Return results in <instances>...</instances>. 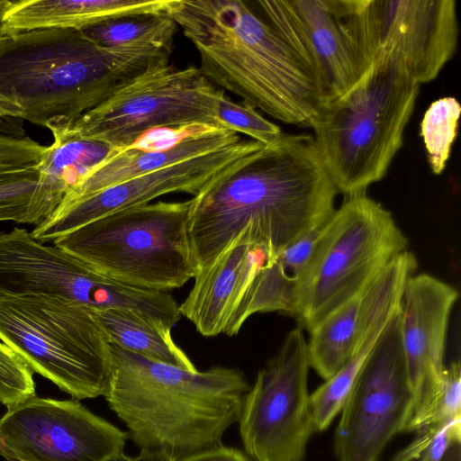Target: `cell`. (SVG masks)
Returning a JSON list of instances; mask_svg holds the SVG:
<instances>
[{
  "instance_id": "obj_32",
  "label": "cell",
  "mask_w": 461,
  "mask_h": 461,
  "mask_svg": "<svg viewBox=\"0 0 461 461\" xmlns=\"http://www.w3.org/2000/svg\"><path fill=\"white\" fill-rule=\"evenodd\" d=\"M46 149L28 136L9 133L0 127V175L36 167Z\"/></svg>"
},
{
  "instance_id": "obj_5",
  "label": "cell",
  "mask_w": 461,
  "mask_h": 461,
  "mask_svg": "<svg viewBox=\"0 0 461 461\" xmlns=\"http://www.w3.org/2000/svg\"><path fill=\"white\" fill-rule=\"evenodd\" d=\"M419 91L402 69L375 65L322 104L312 136L338 194H364L384 177L402 146Z\"/></svg>"
},
{
  "instance_id": "obj_23",
  "label": "cell",
  "mask_w": 461,
  "mask_h": 461,
  "mask_svg": "<svg viewBox=\"0 0 461 461\" xmlns=\"http://www.w3.org/2000/svg\"><path fill=\"white\" fill-rule=\"evenodd\" d=\"M53 142L36 167L41 179L65 194L76 186L111 152V148L70 134L62 127L50 130Z\"/></svg>"
},
{
  "instance_id": "obj_17",
  "label": "cell",
  "mask_w": 461,
  "mask_h": 461,
  "mask_svg": "<svg viewBox=\"0 0 461 461\" xmlns=\"http://www.w3.org/2000/svg\"><path fill=\"white\" fill-rule=\"evenodd\" d=\"M244 228L209 265L202 267L185 300L181 316L203 336L237 335L249 318V306L262 267L276 257Z\"/></svg>"
},
{
  "instance_id": "obj_2",
  "label": "cell",
  "mask_w": 461,
  "mask_h": 461,
  "mask_svg": "<svg viewBox=\"0 0 461 461\" xmlns=\"http://www.w3.org/2000/svg\"><path fill=\"white\" fill-rule=\"evenodd\" d=\"M172 48H105L78 30L39 29L0 41V119L50 131L68 126L148 69L169 64Z\"/></svg>"
},
{
  "instance_id": "obj_29",
  "label": "cell",
  "mask_w": 461,
  "mask_h": 461,
  "mask_svg": "<svg viewBox=\"0 0 461 461\" xmlns=\"http://www.w3.org/2000/svg\"><path fill=\"white\" fill-rule=\"evenodd\" d=\"M218 119L225 128L244 133L264 145L275 144L284 135L279 126L264 118L256 109L236 104L226 95L219 103Z\"/></svg>"
},
{
  "instance_id": "obj_35",
  "label": "cell",
  "mask_w": 461,
  "mask_h": 461,
  "mask_svg": "<svg viewBox=\"0 0 461 461\" xmlns=\"http://www.w3.org/2000/svg\"><path fill=\"white\" fill-rule=\"evenodd\" d=\"M109 461H174L169 456L160 450L141 448L136 456H129L121 453Z\"/></svg>"
},
{
  "instance_id": "obj_36",
  "label": "cell",
  "mask_w": 461,
  "mask_h": 461,
  "mask_svg": "<svg viewBox=\"0 0 461 461\" xmlns=\"http://www.w3.org/2000/svg\"><path fill=\"white\" fill-rule=\"evenodd\" d=\"M459 445L460 444L453 445L448 449L442 461H459Z\"/></svg>"
},
{
  "instance_id": "obj_25",
  "label": "cell",
  "mask_w": 461,
  "mask_h": 461,
  "mask_svg": "<svg viewBox=\"0 0 461 461\" xmlns=\"http://www.w3.org/2000/svg\"><path fill=\"white\" fill-rule=\"evenodd\" d=\"M394 315L377 321L350 360L309 395L314 432L326 429L341 411L366 358Z\"/></svg>"
},
{
  "instance_id": "obj_19",
  "label": "cell",
  "mask_w": 461,
  "mask_h": 461,
  "mask_svg": "<svg viewBox=\"0 0 461 461\" xmlns=\"http://www.w3.org/2000/svg\"><path fill=\"white\" fill-rule=\"evenodd\" d=\"M407 277L401 264H389L363 293L336 309L310 332L309 364L320 376L330 378L350 360L380 311L402 289Z\"/></svg>"
},
{
  "instance_id": "obj_9",
  "label": "cell",
  "mask_w": 461,
  "mask_h": 461,
  "mask_svg": "<svg viewBox=\"0 0 461 461\" xmlns=\"http://www.w3.org/2000/svg\"><path fill=\"white\" fill-rule=\"evenodd\" d=\"M224 90L199 68L153 67L106 101L62 126L70 134L112 149L131 147L149 131L193 126L225 128L218 119Z\"/></svg>"
},
{
  "instance_id": "obj_22",
  "label": "cell",
  "mask_w": 461,
  "mask_h": 461,
  "mask_svg": "<svg viewBox=\"0 0 461 461\" xmlns=\"http://www.w3.org/2000/svg\"><path fill=\"white\" fill-rule=\"evenodd\" d=\"M93 312L110 343L153 361L197 371L173 340L171 329L167 326L130 310H93Z\"/></svg>"
},
{
  "instance_id": "obj_38",
  "label": "cell",
  "mask_w": 461,
  "mask_h": 461,
  "mask_svg": "<svg viewBox=\"0 0 461 461\" xmlns=\"http://www.w3.org/2000/svg\"><path fill=\"white\" fill-rule=\"evenodd\" d=\"M3 36H4V33H3L2 28H1V23H0V41L2 40Z\"/></svg>"
},
{
  "instance_id": "obj_21",
  "label": "cell",
  "mask_w": 461,
  "mask_h": 461,
  "mask_svg": "<svg viewBox=\"0 0 461 461\" xmlns=\"http://www.w3.org/2000/svg\"><path fill=\"white\" fill-rule=\"evenodd\" d=\"M176 0L9 1L0 23L4 35L39 29H74L104 21L168 14Z\"/></svg>"
},
{
  "instance_id": "obj_11",
  "label": "cell",
  "mask_w": 461,
  "mask_h": 461,
  "mask_svg": "<svg viewBox=\"0 0 461 461\" xmlns=\"http://www.w3.org/2000/svg\"><path fill=\"white\" fill-rule=\"evenodd\" d=\"M30 294L61 297L92 310H130L158 322H165L173 309L168 293L112 280L15 227L0 232V296Z\"/></svg>"
},
{
  "instance_id": "obj_15",
  "label": "cell",
  "mask_w": 461,
  "mask_h": 461,
  "mask_svg": "<svg viewBox=\"0 0 461 461\" xmlns=\"http://www.w3.org/2000/svg\"><path fill=\"white\" fill-rule=\"evenodd\" d=\"M264 147L254 140H240L211 152L128 179L69 205L56 209L32 230L43 243L104 216L150 203L172 193L199 194L213 182Z\"/></svg>"
},
{
  "instance_id": "obj_12",
  "label": "cell",
  "mask_w": 461,
  "mask_h": 461,
  "mask_svg": "<svg viewBox=\"0 0 461 461\" xmlns=\"http://www.w3.org/2000/svg\"><path fill=\"white\" fill-rule=\"evenodd\" d=\"M309 367L307 342L298 327L258 371L245 395L238 423L245 452L253 461H303L314 433Z\"/></svg>"
},
{
  "instance_id": "obj_14",
  "label": "cell",
  "mask_w": 461,
  "mask_h": 461,
  "mask_svg": "<svg viewBox=\"0 0 461 461\" xmlns=\"http://www.w3.org/2000/svg\"><path fill=\"white\" fill-rule=\"evenodd\" d=\"M127 432L78 400L36 395L0 419V455L6 461H109L124 452Z\"/></svg>"
},
{
  "instance_id": "obj_20",
  "label": "cell",
  "mask_w": 461,
  "mask_h": 461,
  "mask_svg": "<svg viewBox=\"0 0 461 461\" xmlns=\"http://www.w3.org/2000/svg\"><path fill=\"white\" fill-rule=\"evenodd\" d=\"M240 140L239 133L230 129L203 127L162 149H111L102 162L65 194L57 207L69 205L140 175L211 152Z\"/></svg>"
},
{
  "instance_id": "obj_28",
  "label": "cell",
  "mask_w": 461,
  "mask_h": 461,
  "mask_svg": "<svg viewBox=\"0 0 461 461\" xmlns=\"http://www.w3.org/2000/svg\"><path fill=\"white\" fill-rule=\"evenodd\" d=\"M420 437L400 452L393 461H442L448 449L461 441V417L432 424Z\"/></svg>"
},
{
  "instance_id": "obj_8",
  "label": "cell",
  "mask_w": 461,
  "mask_h": 461,
  "mask_svg": "<svg viewBox=\"0 0 461 461\" xmlns=\"http://www.w3.org/2000/svg\"><path fill=\"white\" fill-rule=\"evenodd\" d=\"M0 341L76 400L106 391L111 343L90 308L48 295L0 296Z\"/></svg>"
},
{
  "instance_id": "obj_30",
  "label": "cell",
  "mask_w": 461,
  "mask_h": 461,
  "mask_svg": "<svg viewBox=\"0 0 461 461\" xmlns=\"http://www.w3.org/2000/svg\"><path fill=\"white\" fill-rule=\"evenodd\" d=\"M33 372L0 341V403L7 408L35 396Z\"/></svg>"
},
{
  "instance_id": "obj_31",
  "label": "cell",
  "mask_w": 461,
  "mask_h": 461,
  "mask_svg": "<svg viewBox=\"0 0 461 461\" xmlns=\"http://www.w3.org/2000/svg\"><path fill=\"white\" fill-rule=\"evenodd\" d=\"M456 417H461V367L458 361L444 367L432 402L417 432Z\"/></svg>"
},
{
  "instance_id": "obj_26",
  "label": "cell",
  "mask_w": 461,
  "mask_h": 461,
  "mask_svg": "<svg viewBox=\"0 0 461 461\" xmlns=\"http://www.w3.org/2000/svg\"><path fill=\"white\" fill-rule=\"evenodd\" d=\"M177 25L169 14H145L104 21L79 32L105 48L158 45L173 47Z\"/></svg>"
},
{
  "instance_id": "obj_37",
  "label": "cell",
  "mask_w": 461,
  "mask_h": 461,
  "mask_svg": "<svg viewBox=\"0 0 461 461\" xmlns=\"http://www.w3.org/2000/svg\"><path fill=\"white\" fill-rule=\"evenodd\" d=\"M8 3V0H0V18Z\"/></svg>"
},
{
  "instance_id": "obj_34",
  "label": "cell",
  "mask_w": 461,
  "mask_h": 461,
  "mask_svg": "<svg viewBox=\"0 0 461 461\" xmlns=\"http://www.w3.org/2000/svg\"><path fill=\"white\" fill-rule=\"evenodd\" d=\"M179 461H253L242 450L220 444Z\"/></svg>"
},
{
  "instance_id": "obj_33",
  "label": "cell",
  "mask_w": 461,
  "mask_h": 461,
  "mask_svg": "<svg viewBox=\"0 0 461 461\" xmlns=\"http://www.w3.org/2000/svg\"><path fill=\"white\" fill-rule=\"evenodd\" d=\"M330 217L290 244L277 255V259L289 276L296 279L301 274Z\"/></svg>"
},
{
  "instance_id": "obj_10",
  "label": "cell",
  "mask_w": 461,
  "mask_h": 461,
  "mask_svg": "<svg viewBox=\"0 0 461 461\" xmlns=\"http://www.w3.org/2000/svg\"><path fill=\"white\" fill-rule=\"evenodd\" d=\"M335 5L366 72L393 66L420 86L435 79L456 51L454 0H335Z\"/></svg>"
},
{
  "instance_id": "obj_27",
  "label": "cell",
  "mask_w": 461,
  "mask_h": 461,
  "mask_svg": "<svg viewBox=\"0 0 461 461\" xmlns=\"http://www.w3.org/2000/svg\"><path fill=\"white\" fill-rule=\"evenodd\" d=\"M461 113L459 102L451 96L434 101L420 122V135L432 172L439 175L448 161L456 137Z\"/></svg>"
},
{
  "instance_id": "obj_3",
  "label": "cell",
  "mask_w": 461,
  "mask_h": 461,
  "mask_svg": "<svg viewBox=\"0 0 461 461\" xmlns=\"http://www.w3.org/2000/svg\"><path fill=\"white\" fill-rule=\"evenodd\" d=\"M109 407L141 448L174 461L221 444L238 423L250 385L244 373L216 366L187 371L110 344Z\"/></svg>"
},
{
  "instance_id": "obj_24",
  "label": "cell",
  "mask_w": 461,
  "mask_h": 461,
  "mask_svg": "<svg viewBox=\"0 0 461 461\" xmlns=\"http://www.w3.org/2000/svg\"><path fill=\"white\" fill-rule=\"evenodd\" d=\"M64 193L41 179L36 167L0 175V221L34 226L59 205Z\"/></svg>"
},
{
  "instance_id": "obj_6",
  "label": "cell",
  "mask_w": 461,
  "mask_h": 461,
  "mask_svg": "<svg viewBox=\"0 0 461 461\" xmlns=\"http://www.w3.org/2000/svg\"><path fill=\"white\" fill-rule=\"evenodd\" d=\"M192 199L121 210L56 239L53 245L98 274L151 291L179 288L200 267L190 236Z\"/></svg>"
},
{
  "instance_id": "obj_18",
  "label": "cell",
  "mask_w": 461,
  "mask_h": 461,
  "mask_svg": "<svg viewBox=\"0 0 461 461\" xmlns=\"http://www.w3.org/2000/svg\"><path fill=\"white\" fill-rule=\"evenodd\" d=\"M457 290L428 274L411 276L399 307V324L414 407L404 432L417 431L436 393L450 312Z\"/></svg>"
},
{
  "instance_id": "obj_16",
  "label": "cell",
  "mask_w": 461,
  "mask_h": 461,
  "mask_svg": "<svg viewBox=\"0 0 461 461\" xmlns=\"http://www.w3.org/2000/svg\"><path fill=\"white\" fill-rule=\"evenodd\" d=\"M261 18L317 82L324 104L343 95L366 73L335 0H259Z\"/></svg>"
},
{
  "instance_id": "obj_7",
  "label": "cell",
  "mask_w": 461,
  "mask_h": 461,
  "mask_svg": "<svg viewBox=\"0 0 461 461\" xmlns=\"http://www.w3.org/2000/svg\"><path fill=\"white\" fill-rule=\"evenodd\" d=\"M408 239L392 213L366 194L335 209L296 278L293 316L312 332L336 309L363 293Z\"/></svg>"
},
{
  "instance_id": "obj_4",
  "label": "cell",
  "mask_w": 461,
  "mask_h": 461,
  "mask_svg": "<svg viewBox=\"0 0 461 461\" xmlns=\"http://www.w3.org/2000/svg\"><path fill=\"white\" fill-rule=\"evenodd\" d=\"M169 15L213 85L279 122L311 128L324 104L317 82L246 2L176 0Z\"/></svg>"
},
{
  "instance_id": "obj_13",
  "label": "cell",
  "mask_w": 461,
  "mask_h": 461,
  "mask_svg": "<svg viewBox=\"0 0 461 461\" xmlns=\"http://www.w3.org/2000/svg\"><path fill=\"white\" fill-rule=\"evenodd\" d=\"M414 400L398 310L366 358L340 411L334 435L338 461H377L387 443L405 431Z\"/></svg>"
},
{
  "instance_id": "obj_1",
  "label": "cell",
  "mask_w": 461,
  "mask_h": 461,
  "mask_svg": "<svg viewBox=\"0 0 461 461\" xmlns=\"http://www.w3.org/2000/svg\"><path fill=\"white\" fill-rule=\"evenodd\" d=\"M337 194L312 136L284 133L192 198L188 229L200 269L249 225L278 255L333 214Z\"/></svg>"
}]
</instances>
